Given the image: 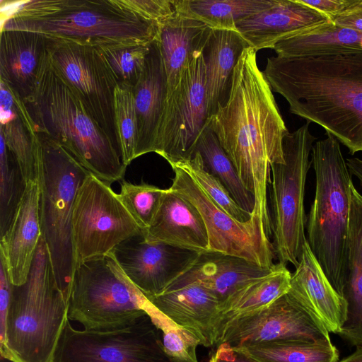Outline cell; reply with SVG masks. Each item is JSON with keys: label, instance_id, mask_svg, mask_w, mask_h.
I'll return each mask as SVG.
<instances>
[{"label": "cell", "instance_id": "obj_5", "mask_svg": "<svg viewBox=\"0 0 362 362\" xmlns=\"http://www.w3.org/2000/svg\"><path fill=\"white\" fill-rule=\"evenodd\" d=\"M69 305L41 236L26 281L13 286L1 358L11 362H54L69 320Z\"/></svg>", "mask_w": 362, "mask_h": 362}, {"label": "cell", "instance_id": "obj_13", "mask_svg": "<svg viewBox=\"0 0 362 362\" xmlns=\"http://www.w3.org/2000/svg\"><path fill=\"white\" fill-rule=\"evenodd\" d=\"M54 362H173L159 329L146 314L120 329H76L67 321Z\"/></svg>", "mask_w": 362, "mask_h": 362}, {"label": "cell", "instance_id": "obj_2", "mask_svg": "<svg viewBox=\"0 0 362 362\" xmlns=\"http://www.w3.org/2000/svg\"><path fill=\"white\" fill-rule=\"evenodd\" d=\"M263 74L291 113L362 152V52L272 57Z\"/></svg>", "mask_w": 362, "mask_h": 362}, {"label": "cell", "instance_id": "obj_32", "mask_svg": "<svg viewBox=\"0 0 362 362\" xmlns=\"http://www.w3.org/2000/svg\"><path fill=\"white\" fill-rule=\"evenodd\" d=\"M277 0H185L189 12L213 30H237L240 21L268 9Z\"/></svg>", "mask_w": 362, "mask_h": 362}, {"label": "cell", "instance_id": "obj_15", "mask_svg": "<svg viewBox=\"0 0 362 362\" xmlns=\"http://www.w3.org/2000/svg\"><path fill=\"white\" fill-rule=\"evenodd\" d=\"M293 339L332 343L322 322L286 293L258 310L231 320L216 345L226 343L239 347Z\"/></svg>", "mask_w": 362, "mask_h": 362}, {"label": "cell", "instance_id": "obj_22", "mask_svg": "<svg viewBox=\"0 0 362 362\" xmlns=\"http://www.w3.org/2000/svg\"><path fill=\"white\" fill-rule=\"evenodd\" d=\"M39 205L38 182L30 181L8 231L1 238L0 252L14 286L26 281L42 236Z\"/></svg>", "mask_w": 362, "mask_h": 362}, {"label": "cell", "instance_id": "obj_9", "mask_svg": "<svg viewBox=\"0 0 362 362\" xmlns=\"http://www.w3.org/2000/svg\"><path fill=\"white\" fill-rule=\"evenodd\" d=\"M307 122L283 141L284 163L271 167L270 204L274 247L279 262L296 267L304 245L307 217L304 209L310 155L316 138Z\"/></svg>", "mask_w": 362, "mask_h": 362}, {"label": "cell", "instance_id": "obj_45", "mask_svg": "<svg viewBox=\"0 0 362 362\" xmlns=\"http://www.w3.org/2000/svg\"><path fill=\"white\" fill-rule=\"evenodd\" d=\"M337 362H362V346L356 347L354 352Z\"/></svg>", "mask_w": 362, "mask_h": 362}, {"label": "cell", "instance_id": "obj_4", "mask_svg": "<svg viewBox=\"0 0 362 362\" xmlns=\"http://www.w3.org/2000/svg\"><path fill=\"white\" fill-rule=\"evenodd\" d=\"M1 31L20 30L92 46L158 38V25L117 0L9 1L2 9Z\"/></svg>", "mask_w": 362, "mask_h": 362}, {"label": "cell", "instance_id": "obj_24", "mask_svg": "<svg viewBox=\"0 0 362 362\" xmlns=\"http://www.w3.org/2000/svg\"><path fill=\"white\" fill-rule=\"evenodd\" d=\"M47 42V37L38 33L1 31L0 80L23 100L34 91Z\"/></svg>", "mask_w": 362, "mask_h": 362}, {"label": "cell", "instance_id": "obj_40", "mask_svg": "<svg viewBox=\"0 0 362 362\" xmlns=\"http://www.w3.org/2000/svg\"><path fill=\"white\" fill-rule=\"evenodd\" d=\"M13 286L6 259L0 252V349L6 342L7 317Z\"/></svg>", "mask_w": 362, "mask_h": 362}, {"label": "cell", "instance_id": "obj_12", "mask_svg": "<svg viewBox=\"0 0 362 362\" xmlns=\"http://www.w3.org/2000/svg\"><path fill=\"white\" fill-rule=\"evenodd\" d=\"M47 38L51 63L120 152L115 117L118 84L104 57L95 46Z\"/></svg>", "mask_w": 362, "mask_h": 362}, {"label": "cell", "instance_id": "obj_27", "mask_svg": "<svg viewBox=\"0 0 362 362\" xmlns=\"http://www.w3.org/2000/svg\"><path fill=\"white\" fill-rule=\"evenodd\" d=\"M248 47L238 31L211 30L203 50L210 118L226 103L235 67Z\"/></svg>", "mask_w": 362, "mask_h": 362}, {"label": "cell", "instance_id": "obj_30", "mask_svg": "<svg viewBox=\"0 0 362 362\" xmlns=\"http://www.w3.org/2000/svg\"><path fill=\"white\" fill-rule=\"evenodd\" d=\"M260 362H337L339 353L332 343L308 339H285L235 347Z\"/></svg>", "mask_w": 362, "mask_h": 362}, {"label": "cell", "instance_id": "obj_17", "mask_svg": "<svg viewBox=\"0 0 362 362\" xmlns=\"http://www.w3.org/2000/svg\"><path fill=\"white\" fill-rule=\"evenodd\" d=\"M211 30L189 12L185 0H177L175 13L158 26L157 42L167 78L166 99L192 60L203 51Z\"/></svg>", "mask_w": 362, "mask_h": 362}, {"label": "cell", "instance_id": "obj_19", "mask_svg": "<svg viewBox=\"0 0 362 362\" xmlns=\"http://www.w3.org/2000/svg\"><path fill=\"white\" fill-rule=\"evenodd\" d=\"M146 298L177 326L192 332L201 345H215L214 324L220 302L211 290L193 282Z\"/></svg>", "mask_w": 362, "mask_h": 362}, {"label": "cell", "instance_id": "obj_44", "mask_svg": "<svg viewBox=\"0 0 362 362\" xmlns=\"http://www.w3.org/2000/svg\"><path fill=\"white\" fill-rule=\"evenodd\" d=\"M346 163L351 175L356 176L362 186V159L349 158L346 159Z\"/></svg>", "mask_w": 362, "mask_h": 362}, {"label": "cell", "instance_id": "obj_38", "mask_svg": "<svg viewBox=\"0 0 362 362\" xmlns=\"http://www.w3.org/2000/svg\"><path fill=\"white\" fill-rule=\"evenodd\" d=\"M160 331L165 351L173 362H199L197 348L201 344L192 332L175 325Z\"/></svg>", "mask_w": 362, "mask_h": 362}, {"label": "cell", "instance_id": "obj_29", "mask_svg": "<svg viewBox=\"0 0 362 362\" xmlns=\"http://www.w3.org/2000/svg\"><path fill=\"white\" fill-rule=\"evenodd\" d=\"M273 49L281 57L362 52V31L329 21L282 37Z\"/></svg>", "mask_w": 362, "mask_h": 362}, {"label": "cell", "instance_id": "obj_33", "mask_svg": "<svg viewBox=\"0 0 362 362\" xmlns=\"http://www.w3.org/2000/svg\"><path fill=\"white\" fill-rule=\"evenodd\" d=\"M26 182L0 134V236L8 231L24 194Z\"/></svg>", "mask_w": 362, "mask_h": 362}, {"label": "cell", "instance_id": "obj_16", "mask_svg": "<svg viewBox=\"0 0 362 362\" xmlns=\"http://www.w3.org/2000/svg\"><path fill=\"white\" fill-rule=\"evenodd\" d=\"M199 252L148 242L142 232L119 243L110 254L130 281L148 298L161 293Z\"/></svg>", "mask_w": 362, "mask_h": 362}, {"label": "cell", "instance_id": "obj_11", "mask_svg": "<svg viewBox=\"0 0 362 362\" xmlns=\"http://www.w3.org/2000/svg\"><path fill=\"white\" fill-rule=\"evenodd\" d=\"M175 176L170 190L190 202L201 214L206 228L208 250L243 258L272 269L276 257L264 222L257 214L240 222L217 206L180 166L170 165Z\"/></svg>", "mask_w": 362, "mask_h": 362}, {"label": "cell", "instance_id": "obj_3", "mask_svg": "<svg viewBox=\"0 0 362 362\" xmlns=\"http://www.w3.org/2000/svg\"><path fill=\"white\" fill-rule=\"evenodd\" d=\"M35 131L53 139L90 173L111 185L127 166L119 151L60 75L47 50L33 93L23 100Z\"/></svg>", "mask_w": 362, "mask_h": 362}, {"label": "cell", "instance_id": "obj_43", "mask_svg": "<svg viewBox=\"0 0 362 362\" xmlns=\"http://www.w3.org/2000/svg\"><path fill=\"white\" fill-rule=\"evenodd\" d=\"M332 22L340 27L362 31V5L349 13L334 17Z\"/></svg>", "mask_w": 362, "mask_h": 362}, {"label": "cell", "instance_id": "obj_21", "mask_svg": "<svg viewBox=\"0 0 362 362\" xmlns=\"http://www.w3.org/2000/svg\"><path fill=\"white\" fill-rule=\"evenodd\" d=\"M331 21L326 16L298 0H277L271 8L236 24L238 32L257 52L273 49L281 38Z\"/></svg>", "mask_w": 362, "mask_h": 362}, {"label": "cell", "instance_id": "obj_20", "mask_svg": "<svg viewBox=\"0 0 362 362\" xmlns=\"http://www.w3.org/2000/svg\"><path fill=\"white\" fill-rule=\"evenodd\" d=\"M272 269L207 250L199 252L191 264L165 290L198 282L216 295L221 307L235 291L252 279L267 275Z\"/></svg>", "mask_w": 362, "mask_h": 362}, {"label": "cell", "instance_id": "obj_18", "mask_svg": "<svg viewBox=\"0 0 362 362\" xmlns=\"http://www.w3.org/2000/svg\"><path fill=\"white\" fill-rule=\"evenodd\" d=\"M287 293L315 315L329 332L341 331L346 319V302L329 281L308 240Z\"/></svg>", "mask_w": 362, "mask_h": 362}, {"label": "cell", "instance_id": "obj_39", "mask_svg": "<svg viewBox=\"0 0 362 362\" xmlns=\"http://www.w3.org/2000/svg\"><path fill=\"white\" fill-rule=\"evenodd\" d=\"M117 2L143 19L158 26L170 18L177 8V0H117Z\"/></svg>", "mask_w": 362, "mask_h": 362}, {"label": "cell", "instance_id": "obj_35", "mask_svg": "<svg viewBox=\"0 0 362 362\" xmlns=\"http://www.w3.org/2000/svg\"><path fill=\"white\" fill-rule=\"evenodd\" d=\"M173 164L185 170L210 199L233 218L245 222L251 218L252 214L241 208L222 182L206 169L199 152L195 151L189 159Z\"/></svg>", "mask_w": 362, "mask_h": 362}, {"label": "cell", "instance_id": "obj_41", "mask_svg": "<svg viewBox=\"0 0 362 362\" xmlns=\"http://www.w3.org/2000/svg\"><path fill=\"white\" fill-rule=\"evenodd\" d=\"M300 3L315 9L332 20L349 13L362 5V0H298Z\"/></svg>", "mask_w": 362, "mask_h": 362}, {"label": "cell", "instance_id": "obj_6", "mask_svg": "<svg viewBox=\"0 0 362 362\" xmlns=\"http://www.w3.org/2000/svg\"><path fill=\"white\" fill-rule=\"evenodd\" d=\"M311 152L315 194L306 229L309 246L334 289L341 296L351 209V174L339 141L329 133Z\"/></svg>", "mask_w": 362, "mask_h": 362}, {"label": "cell", "instance_id": "obj_42", "mask_svg": "<svg viewBox=\"0 0 362 362\" xmlns=\"http://www.w3.org/2000/svg\"><path fill=\"white\" fill-rule=\"evenodd\" d=\"M209 362H260L247 354L222 343L217 346L216 351L211 357Z\"/></svg>", "mask_w": 362, "mask_h": 362}, {"label": "cell", "instance_id": "obj_31", "mask_svg": "<svg viewBox=\"0 0 362 362\" xmlns=\"http://www.w3.org/2000/svg\"><path fill=\"white\" fill-rule=\"evenodd\" d=\"M195 151L200 153L206 169L222 182L237 204L252 214L255 204V197L243 185L209 122L197 141Z\"/></svg>", "mask_w": 362, "mask_h": 362}, {"label": "cell", "instance_id": "obj_34", "mask_svg": "<svg viewBox=\"0 0 362 362\" xmlns=\"http://www.w3.org/2000/svg\"><path fill=\"white\" fill-rule=\"evenodd\" d=\"M151 45L122 42L95 47L106 61L117 84L133 88L143 73Z\"/></svg>", "mask_w": 362, "mask_h": 362}, {"label": "cell", "instance_id": "obj_25", "mask_svg": "<svg viewBox=\"0 0 362 362\" xmlns=\"http://www.w3.org/2000/svg\"><path fill=\"white\" fill-rule=\"evenodd\" d=\"M132 93L138 123L137 158L154 151L167 98V78L157 40L151 45L144 69Z\"/></svg>", "mask_w": 362, "mask_h": 362}, {"label": "cell", "instance_id": "obj_26", "mask_svg": "<svg viewBox=\"0 0 362 362\" xmlns=\"http://www.w3.org/2000/svg\"><path fill=\"white\" fill-rule=\"evenodd\" d=\"M346 319L337 334L353 346H362V195L351 187L344 284Z\"/></svg>", "mask_w": 362, "mask_h": 362}, {"label": "cell", "instance_id": "obj_23", "mask_svg": "<svg viewBox=\"0 0 362 362\" xmlns=\"http://www.w3.org/2000/svg\"><path fill=\"white\" fill-rule=\"evenodd\" d=\"M143 233L151 243L197 252L208 250L207 230L198 209L170 188L166 189L151 224Z\"/></svg>", "mask_w": 362, "mask_h": 362}, {"label": "cell", "instance_id": "obj_1", "mask_svg": "<svg viewBox=\"0 0 362 362\" xmlns=\"http://www.w3.org/2000/svg\"><path fill=\"white\" fill-rule=\"evenodd\" d=\"M209 126L243 185L255 197L252 213L261 217L271 235L267 202L270 165L285 163L283 141L289 132L252 47L245 49L239 59L228 98L210 118Z\"/></svg>", "mask_w": 362, "mask_h": 362}, {"label": "cell", "instance_id": "obj_14", "mask_svg": "<svg viewBox=\"0 0 362 362\" xmlns=\"http://www.w3.org/2000/svg\"><path fill=\"white\" fill-rule=\"evenodd\" d=\"M209 120L202 51L192 60L178 85L166 99L153 152L170 165L191 158Z\"/></svg>", "mask_w": 362, "mask_h": 362}, {"label": "cell", "instance_id": "obj_36", "mask_svg": "<svg viewBox=\"0 0 362 362\" xmlns=\"http://www.w3.org/2000/svg\"><path fill=\"white\" fill-rule=\"evenodd\" d=\"M165 191L146 182L134 184L122 180L117 197L144 231L151 224Z\"/></svg>", "mask_w": 362, "mask_h": 362}, {"label": "cell", "instance_id": "obj_7", "mask_svg": "<svg viewBox=\"0 0 362 362\" xmlns=\"http://www.w3.org/2000/svg\"><path fill=\"white\" fill-rule=\"evenodd\" d=\"M37 134L41 233L57 282L69 301L78 264L73 238L74 205L90 173L53 139Z\"/></svg>", "mask_w": 362, "mask_h": 362}, {"label": "cell", "instance_id": "obj_10", "mask_svg": "<svg viewBox=\"0 0 362 362\" xmlns=\"http://www.w3.org/2000/svg\"><path fill=\"white\" fill-rule=\"evenodd\" d=\"M72 228L78 263L110 254L124 240L143 232L111 185L91 173L77 192Z\"/></svg>", "mask_w": 362, "mask_h": 362}, {"label": "cell", "instance_id": "obj_8", "mask_svg": "<svg viewBox=\"0 0 362 362\" xmlns=\"http://www.w3.org/2000/svg\"><path fill=\"white\" fill-rule=\"evenodd\" d=\"M146 297L130 281L110 254L78 263L68 318L86 330L125 328L147 314Z\"/></svg>", "mask_w": 362, "mask_h": 362}, {"label": "cell", "instance_id": "obj_37", "mask_svg": "<svg viewBox=\"0 0 362 362\" xmlns=\"http://www.w3.org/2000/svg\"><path fill=\"white\" fill-rule=\"evenodd\" d=\"M115 117L123 163L136 158L138 123L132 88L117 85L115 93Z\"/></svg>", "mask_w": 362, "mask_h": 362}, {"label": "cell", "instance_id": "obj_28", "mask_svg": "<svg viewBox=\"0 0 362 362\" xmlns=\"http://www.w3.org/2000/svg\"><path fill=\"white\" fill-rule=\"evenodd\" d=\"M291 274L286 264L279 262L269 274L252 279L231 295L221 305L216 318L215 345L231 320L258 310L287 293Z\"/></svg>", "mask_w": 362, "mask_h": 362}]
</instances>
